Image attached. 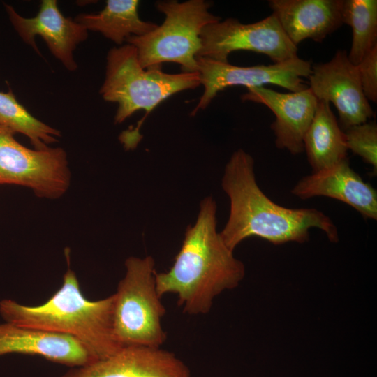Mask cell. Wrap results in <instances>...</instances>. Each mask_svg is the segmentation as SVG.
I'll return each mask as SVG.
<instances>
[{"instance_id": "1", "label": "cell", "mask_w": 377, "mask_h": 377, "mask_svg": "<svg viewBox=\"0 0 377 377\" xmlns=\"http://www.w3.org/2000/svg\"><path fill=\"white\" fill-rule=\"evenodd\" d=\"M245 276L244 263L235 257L216 230V203L204 198L195 223L185 232L169 270L155 274L162 297L173 294L184 313L206 315L223 292L237 288Z\"/></svg>"}, {"instance_id": "2", "label": "cell", "mask_w": 377, "mask_h": 377, "mask_svg": "<svg viewBox=\"0 0 377 377\" xmlns=\"http://www.w3.org/2000/svg\"><path fill=\"white\" fill-rule=\"evenodd\" d=\"M223 190L230 199V214L219 232L232 251L243 240L258 237L275 245L289 242L304 243L309 230H323L332 242L339 241L332 219L315 208H288L275 203L258 186L253 157L242 149L235 151L222 177Z\"/></svg>"}, {"instance_id": "3", "label": "cell", "mask_w": 377, "mask_h": 377, "mask_svg": "<svg viewBox=\"0 0 377 377\" xmlns=\"http://www.w3.org/2000/svg\"><path fill=\"white\" fill-rule=\"evenodd\" d=\"M114 294L98 300L87 299L74 271L68 269L61 287L44 303L22 304L0 301V315L6 323L73 337L90 351L95 361L121 346L113 328Z\"/></svg>"}, {"instance_id": "4", "label": "cell", "mask_w": 377, "mask_h": 377, "mask_svg": "<svg viewBox=\"0 0 377 377\" xmlns=\"http://www.w3.org/2000/svg\"><path fill=\"white\" fill-rule=\"evenodd\" d=\"M199 85L198 72L167 73L161 66L144 68L135 47L128 43L109 51L100 94L105 101L118 104L114 122L120 124L136 111L149 113L172 95Z\"/></svg>"}, {"instance_id": "5", "label": "cell", "mask_w": 377, "mask_h": 377, "mask_svg": "<svg viewBox=\"0 0 377 377\" xmlns=\"http://www.w3.org/2000/svg\"><path fill=\"white\" fill-rule=\"evenodd\" d=\"M156 6L165 15L163 22L145 35L126 39L135 47L140 65L147 68L175 62L183 73L198 72L201 32L207 25L221 20L209 11L210 2L161 1Z\"/></svg>"}, {"instance_id": "6", "label": "cell", "mask_w": 377, "mask_h": 377, "mask_svg": "<svg viewBox=\"0 0 377 377\" xmlns=\"http://www.w3.org/2000/svg\"><path fill=\"white\" fill-rule=\"evenodd\" d=\"M114 293L113 328L120 346L161 347L167 340L162 320L166 309L158 293L151 256L128 257Z\"/></svg>"}, {"instance_id": "7", "label": "cell", "mask_w": 377, "mask_h": 377, "mask_svg": "<svg viewBox=\"0 0 377 377\" xmlns=\"http://www.w3.org/2000/svg\"><path fill=\"white\" fill-rule=\"evenodd\" d=\"M14 134L0 125V184L26 186L48 199L64 195L71 181L65 151L49 147L31 149L21 145Z\"/></svg>"}, {"instance_id": "8", "label": "cell", "mask_w": 377, "mask_h": 377, "mask_svg": "<svg viewBox=\"0 0 377 377\" xmlns=\"http://www.w3.org/2000/svg\"><path fill=\"white\" fill-rule=\"evenodd\" d=\"M197 57L228 62L230 53L247 50L263 54L274 63L297 57V47L287 37L274 14L254 23L228 18L207 25L200 34Z\"/></svg>"}, {"instance_id": "9", "label": "cell", "mask_w": 377, "mask_h": 377, "mask_svg": "<svg viewBox=\"0 0 377 377\" xmlns=\"http://www.w3.org/2000/svg\"><path fill=\"white\" fill-rule=\"evenodd\" d=\"M196 61L204 91L191 115L205 109L219 91L229 87L250 88L272 84L290 92L304 90L308 87L302 77H309L312 66L309 61L298 57L281 63L247 67L202 57H196Z\"/></svg>"}, {"instance_id": "10", "label": "cell", "mask_w": 377, "mask_h": 377, "mask_svg": "<svg viewBox=\"0 0 377 377\" xmlns=\"http://www.w3.org/2000/svg\"><path fill=\"white\" fill-rule=\"evenodd\" d=\"M309 78V87L317 99L335 106L344 129L374 116L363 93L357 67L345 50H338L327 62L312 65Z\"/></svg>"}, {"instance_id": "11", "label": "cell", "mask_w": 377, "mask_h": 377, "mask_svg": "<svg viewBox=\"0 0 377 377\" xmlns=\"http://www.w3.org/2000/svg\"><path fill=\"white\" fill-rule=\"evenodd\" d=\"M3 5L12 26L25 43L40 54L35 41V37L40 36L66 69L77 70L73 53L87 38L88 31L75 20L64 17L56 0H43L38 13L31 18L20 15L8 3Z\"/></svg>"}, {"instance_id": "12", "label": "cell", "mask_w": 377, "mask_h": 377, "mask_svg": "<svg viewBox=\"0 0 377 377\" xmlns=\"http://www.w3.org/2000/svg\"><path fill=\"white\" fill-rule=\"evenodd\" d=\"M61 377H191L189 367L161 347L121 346L111 355L71 368Z\"/></svg>"}, {"instance_id": "13", "label": "cell", "mask_w": 377, "mask_h": 377, "mask_svg": "<svg viewBox=\"0 0 377 377\" xmlns=\"http://www.w3.org/2000/svg\"><path fill=\"white\" fill-rule=\"evenodd\" d=\"M242 96L249 101L266 105L275 115L271 124L277 148L297 155L304 151L303 140L316 113L318 99L310 88L281 93L264 87L247 88Z\"/></svg>"}, {"instance_id": "14", "label": "cell", "mask_w": 377, "mask_h": 377, "mask_svg": "<svg viewBox=\"0 0 377 377\" xmlns=\"http://www.w3.org/2000/svg\"><path fill=\"white\" fill-rule=\"evenodd\" d=\"M295 196L306 200L325 196L354 208L364 219H377V192L353 170L348 158L302 177L292 188Z\"/></svg>"}, {"instance_id": "15", "label": "cell", "mask_w": 377, "mask_h": 377, "mask_svg": "<svg viewBox=\"0 0 377 377\" xmlns=\"http://www.w3.org/2000/svg\"><path fill=\"white\" fill-rule=\"evenodd\" d=\"M13 353L38 355L71 368L95 361L73 337L5 322L0 324V356Z\"/></svg>"}, {"instance_id": "16", "label": "cell", "mask_w": 377, "mask_h": 377, "mask_svg": "<svg viewBox=\"0 0 377 377\" xmlns=\"http://www.w3.org/2000/svg\"><path fill=\"white\" fill-rule=\"evenodd\" d=\"M268 4L295 46L307 38L321 43L343 24V0H269Z\"/></svg>"}, {"instance_id": "17", "label": "cell", "mask_w": 377, "mask_h": 377, "mask_svg": "<svg viewBox=\"0 0 377 377\" xmlns=\"http://www.w3.org/2000/svg\"><path fill=\"white\" fill-rule=\"evenodd\" d=\"M303 143L312 172L347 158L344 132L327 101L318 100L315 115L304 135Z\"/></svg>"}, {"instance_id": "18", "label": "cell", "mask_w": 377, "mask_h": 377, "mask_svg": "<svg viewBox=\"0 0 377 377\" xmlns=\"http://www.w3.org/2000/svg\"><path fill=\"white\" fill-rule=\"evenodd\" d=\"M138 0H108L97 13H82L75 20L87 31L100 32L117 45L131 36H142L158 24L142 20L138 14Z\"/></svg>"}, {"instance_id": "19", "label": "cell", "mask_w": 377, "mask_h": 377, "mask_svg": "<svg viewBox=\"0 0 377 377\" xmlns=\"http://www.w3.org/2000/svg\"><path fill=\"white\" fill-rule=\"evenodd\" d=\"M342 20L352 29L348 57L357 66L377 46V1L343 0Z\"/></svg>"}, {"instance_id": "20", "label": "cell", "mask_w": 377, "mask_h": 377, "mask_svg": "<svg viewBox=\"0 0 377 377\" xmlns=\"http://www.w3.org/2000/svg\"><path fill=\"white\" fill-rule=\"evenodd\" d=\"M0 125L14 133L26 135L36 149H43L58 140L60 131L30 114L20 103L11 89L0 91Z\"/></svg>"}, {"instance_id": "21", "label": "cell", "mask_w": 377, "mask_h": 377, "mask_svg": "<svg viewBox=\"0 0 377 377\" xmlns=\"http://www.w3.org/2000/svg\"><path fill=\"white\" fill-rule=\"evenodd\" d=\"M348 150L360 156L373 168V175L377 172V125L365 122L344 129Z\"/></svg>"}, {"instance_id": "22", "label": "cell", "mask_w": 377, "mask_h": 377, "mask_svg": "<svg viewBox=\"0 0 377 377\" xmlns=\"http://www.w3.org/2000/svg\"><path fill=\"white\" fill-rule=\"evenodd\" d=\"M363 93L368 101L377 102V46L357 65Z\"/></svg>"}]
</instances>
